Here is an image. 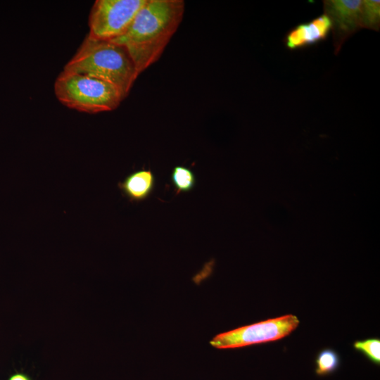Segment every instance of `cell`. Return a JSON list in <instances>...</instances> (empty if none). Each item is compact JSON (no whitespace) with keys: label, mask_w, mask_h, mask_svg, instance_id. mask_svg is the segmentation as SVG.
<instances>
[{"label":"cell","mask_w":380,"mask_h":380,"mask_svg":"<svg viewBox=\"0 0 380 380\" xmlns=\"http://www.w3.org/2000/svg\"><path fill=\"white\" fill-rule=\"evenodd\" d=\"M184 11L183 0H147L127 31L110 41L126 49L140 74L160 58Z\"/></svg>","instance_id":"obj_1"},{"label":"cell","mask_w":380,"mask_h":380,"mask_svg":"<svg viewBox=\"0 0 380 380\" xmlns=\"http://www.w3.org/2000/svg\"><path fill=\"white\" fill-rule=\"evenodd\" d=\"M63 70L107 82L116 87L125 98L140 75L124 46L88 34Z\"/></svg>","instance_id":"obj_2"},{"label":"cell","mask_w":380,"mask_h":380,"mask_svg":"<svg viewBox=\"0 0 380 380\" xmlns=\"http://www.w3.org/2000/svg\"><path fill=\"white\" fill-rule=\"evenodd\" d=\"M54 92L63 105L90 114L113 110L125 98L116 87L107 82L65 70L55 81Z\"/></svg>","instance_id":"obj_3"},{"label":"cell","mask_w":380,"mask_h":380,"mask_svg":"<svg viewBox=\"0 0 380 380\" xmlns=\"http://www.w3.org/2000/svg\"><path fill=\"white\" fill-rule=\"evenodd\" d=\"M147 0H96L89 13V35L113 40L129 29L139 11Z\"/></svg>","instance_id":"obj_4"},{"label":"cell","mask_w":380,"mask_h":380,"mask_svg":"<svg viewBox=\"0 0 380 380\" xmlns=\"http://www.w3.org/2000/svg\"><path fill=\"white\" fill-rule=\"evenodd\" d=\"M299 323L296 315H285L219 334L210 343L219 349L238 348L265 343L289 336L298 327Z\"/></svg>","instance_id":"obj_5"},{"label":"cell","mask_w":380,"mask_h":380,"mask_svg":"<svg viewBox=\"0 0 380 380\" xmlns=\"http://www.w3.org/2000/svg\"><path fill=\"white\" fill-rule=\"evenodd\" d=\"M362 0L323 1L324 13L331 22L334 53L340 51L346 40L362 29Z\"/></svg>","instance_id":"obj_6"},{"label":"cell","mask_w":380,"mask_h":380,"mask_svg":"<svg viewBox=\"0 0 380 380\" xmlns=\"http://www.w3.org/2000/svg\"><path fill=\"white\" fill-rule=\"evenodd\" d=\"M331 30V22L323 13L308 23L297 25L286 34L284 42L290 50L302 49L325 40Z\"/></svg>","instance_id":"obj_7"},{"label":"cell","mask_w":380,"mask_h":380,"mask_svg":"<svg viewBox=\"0 0 380 380\" xmlns=\"http://www.w3.org/2000/svg\"><path fill=\"white\" fill-rule=\"evenodd\" d=\"M155 185V177L150 170H141L132 172L118 184L123 196L130 202H141L152 193Z\"/></svg>","instance_id":"obj_8"},{"label":"cell","mask_w":380,"mask_h":380,"mask_svg":"<svg viewBox=\"0 0 380 380\" xmlns=\"http://www.w3.org/2000/svg\"><path fill=\"white\" fill-rule=\"evenodd\" d=\"M339 355L332 348L320 350L315 360V373L318 376L329 375L336 372L340 365Z\"/></svg>","instance_id":"obj_9"},{"label":"cell","mask_w":380,"mask_h":380,"mask_svg":"<svg viewBox=\"0 0 380 380\" xmlns=\"http://www.w3.org/2000/svg\"><path fill=\"white\" fill-rule=\"evenodd\" d=\"M171 182L177 190V193L189 192L196 185L194 173L184 166H175L171 173Z\"/></svg>","instance_id":"obj_10"},{"label":"cell","mask_w":380,"mask_h":380,"mask_svg":"<svg viewBox=\"0 0 380 380\" xmlns=\"http://www.w3.org/2000/svg\"><path fill=\"white\" fill-rule=\"evenodd\" d=\"M380 27V1L362 0V27L379 31Z\"/></svg>","instance_id":"obj_11"},{"label":"cell","mask_w":380,"mask_h":380,"mask_svg":"<svg viewBox=\"0 0 380 380\" xmlns=\"http://www.w3.org/2000/svg\"><path fill=\"white\" fill-rule=\"evenodd\" d=\"M354 348L363 354L369 360L375 365L380 364V339L369 338L362 341H356L353 343Z\"/></svg>","instance_id":"obj_12"},{"label":"cell","mask_w":380,"mask_h":380,"mask_svg":"<svg viewBox=\"0 0 380 380\" xmlns=\"http://www.w3.org/2000/svg\"><path fill=\"white\" fill-rule=\"evenodd\" d=\"M8 380H31L27 375L18 373L12 375Z\"/></svg>","instance_id":"obj_13"}]
</instances>
